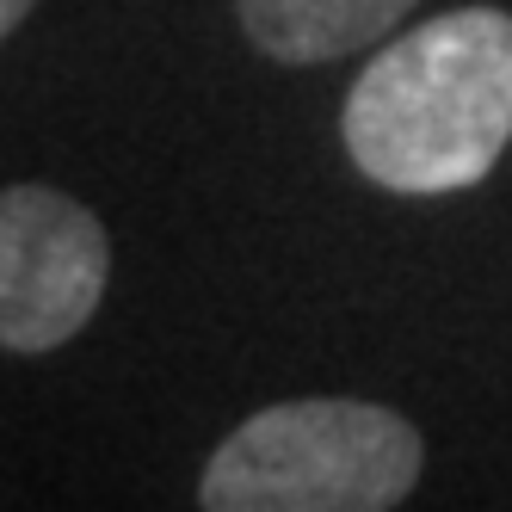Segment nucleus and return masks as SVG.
Wrapping results in <instances>:
<instances>
[{
	"label": "nucleus",
	"mask_w": 512,
	"mask_h": 512,
	"mask_svg": "<svg viewBox=\"0 0 512 512\" xmlns=\"http://www.w3.org/2000/svg\"><path fill=\"white\" fill-rule=\"evenodd\" d=\"M340 142L383 192H469L512 142V13L457 7L383 44L346 93Z\"/></svg>",
	"instance_id": "nucleus-1"
},
{
	"label": "nucleus",
	"mask_w": 512,
	"mask_h": 512,
	"mask_svg": "<svg viewBox=\"0 0 512 512\" xmlns=\"http://www.w3.org/2000/svg\"><path fill=\"white\" fill-rule=\"evenodd\" d=\"M426 438L383 401L309 395L241 420L198 475L210 512H389L414 494Z\"/></svg>",
	"instance_id": "nucleus-2"
},
{
	"label": "nucleus",
	"mask_w": 512,
	"mask_h": 512,
	"mask_svg": "<svg viewBox=\"0 0 512 512\" xmlns=\"http://www.w3.org/2000/svg\"><path fill=\"white\" fill-rule=\"evenodd\" d=\"M105 223L56 186L0 192V352H56L99 315Z\"/></svg>",
	"instance_id": "nucleus-3"
},
{
	"label": "nucleus",
	"mask_w": 512,
	"mask_h": 512,
	"mask_svg": "<svg viewBox=\"0 0 512 512\" xmlns=\"http://www.w3.org/2000/svg\"><path fill=\"white\" fill-rule=\"evenodd\" d=\"M414 13V0H235V19L272 62H334L383 44Z\"/></svg>",
	"instance_id": "nucleus-4"
},
{
	"label": "nucleus",
	"mask_w": 512,
	"mask_h": 512,
	"mask_svg": "<svg viewBox=\"0 0 512 512\" xmlns=\"http://www.w3.org/2000/svg\"><path fill=\"white\" fill-rule=\"evenodd\" d=\"M31 7H38V0H0V38H7V31H19Z\"/></svg>",
	"instance_id": "nucleus-5"
}]
</instances>
